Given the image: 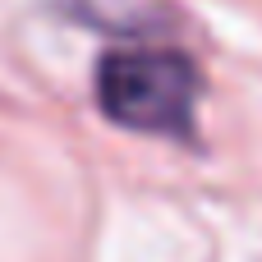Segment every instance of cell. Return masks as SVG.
<instances>
[{"instance_id":"obj_1","label":"cell","mask_w":262,"mask_h":262,"mask_svg":"<svg viewBox=\"0 0 262 262\" xmlns=\"http://www.w3.org/2000/svg\"><path fill=\"white\" fill-rule=\"evenodd\" d=\"M203 74L184 51L170 46H120L97 64V106L106 120L134 134L189 143L198 115Z\"/></svg>"}]
</instances>
